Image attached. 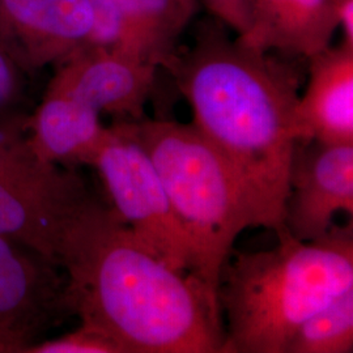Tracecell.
<instances>
[{
    "mask_svg": "<svg viewBox=\"0 0 353 353\" xmlns=\"http://www.w3.org/2000/svg\"><path fill=\"white\" fill-rule=\"evenodd\" d=\"M90 168L100 176L105 199L114 214L144 248L168 267L192 275V243L131 121H117L108 126Z\"/></svg>",
    "mask_w": 353,
    "mask_h": 353,
    "instance_id": "8992f818",
    "label": "cell"
},
{
    "mask_svg": "<svg viewBox=\"0 0 353 353\" xmlns=\"http://www.w3.org/2000/svg\"><path fill=\"white\" fill-rule=\"evenodd\" d=\"M353 290L309 316L292 336L285 353H351Z\"/></svg>",
    "mask_w": 353,
    "mask_h": 353,
    "instance_id": "9a60e30c",
    "label": "cell"
},
{
    "mask_svg": "<svg viewBox=\"0 0 353 353\" xmlns=\"http://www.w3.org/2000/svg\"><path fill=\"white\" fill-rule=\"evenodd\" d=\"M23 68L0 43V109L13 108L23 90Z\"/></svg>",
    "mask_w": 353,
    "mask_h": 353,
    "instance_id": "e0dca14e",
    "label": "cell"
},
{
    "mask_svg": "<svg viewBox=\"0 0 353 353\" xmlns=\"http://www.w3.org/2000/svg\"><path fill=\"white\" fill-rule=\"evenodd\" d=\"M263 252L230 255L217 290L223 353H285L316 310L353 290V223L334 224L314 241L287 230Z\"/></svg>",
    "mask_w": 353,
    "mask_h": 353,
    "instance_id": "3957f363",
    "label": "cell"
},
{
    "mask_svg": "<svg viewBox=\"0 0 353 353\" xmlns=\"http://www.w3.org/2000/svg\"><path fill=\"white\" fill-rule=\"evenodd\" d=\"M339 0H248L249 29L237 37L258 50L309 59L341 29Z\"/></svg>",
    "mask_w": 353,
    "mask_h": 353,
    "instance_id": "4fadbf2b",
    "label": "cell"
},
{
    "mask_svg": "<svg viewBox=\"0 0 353 353\" xmlns=\"http://www.w3.org/2000/svg\"><path fill=\"white\" fill-rule=\"evenodd\" d=\"M88 46L119 51L169 71L178 41L202 6L198 0H90Z\"/></svg>",
    "mask_w": 353,
    "mask_h": 353,
    "instance_id": "9c48e42d",
    "label": "cell"
},
{
    "mask_svg": "<svg viewBox=\"0 0 353 353\" xmlns=\"http://www.w3.org/2000/svg\"><path fill=\"white\" fill-rule=\"evenodd\" d=\"M232 12L234 16L236 28L234 32L237 37L243 36L249 29V11H248V0H229Z\"/></svg>",
    "mask_w": 353,
    "mask_h": 353,
    "instance_id": "ffe728a7",
    "label": "cell"
},
{
    "mask_svg": "<svg viewBox=\"0 0 353 353\" xmlns=\"http://www.w3.org/2000/svg\"><path fill=\"white\" fill-rule=\"evenodd\" d=\"M74 316L63 272L26 245L0 236V341L26 353L51 328Z\"/></svg>",
    "mask_w": 353,
    "mask_h": 353,
    "instance_id": "52a82bcc",
    "label": "cell"
},
{
    "mask_svg": "<svg viewBox=\"0 0 353 353\" xmlns=\"http://www.w3.org/2000/svg\"><path fill=\"white\" fill-rule=\"evenodd\" d=\"M341 212L353 216V144L299 143L283 225L296 240L323 237Z\"/></svg>",
    "mask_w": 353,
    "mask_h": 353,
    "instance_id": "ba28073f",
    "label": "cell"
},
{
    "mask_svg": "<svg viewBox=\"0 0 353 353\" xmlns=\"http://www.w3.org/2000/svg\"><path fill=\"white\" fill-rule=\"evenodd\" d=\"M131 125L192 243V275L217 301L233 243L245 229L263 228L254 201L234 169L192 123L143 118Z\"/></svg>",
    "mask_w": 353,
    "mask_h": 353,
    "instance_id": "277c9868",
    "label": "cell"
},
{
    "mask_svg": "<svg viewBox=\"0 0 353 353\" xmlns=\"http://www.w3.org/2000/svg\"><path fill=\"white\" fill-rule=\"evenodd\" d=\"M26 353H125L110 335L100 328L81 323L55 339H43L33 344Z\"/></svg>",
    "mask_w": 353,
    "mask_h": 353,
    "instance_id": "2e32d148",
    "label": "cell"
},
{
    "mask_svg": "<svg viewBox=\"0 0 353 353\" xmlns=\"http://www.w3.org/2000/svg\"><path fill=\"white\" fill-rule=\"evenodd\" d=\"M54 265L74 316L125 353H223L219 303L202 283L148 252L88 188L70 214Z\"/></svg>",
    "mask_w": 353,
    "mask_h": 353,
    "instance_id": "6da1fadb",
    "label": "cell"
},
{
    "mask_svg": "<svg viewBox=\"0 0 353 353\" xmlns=\"http://www.w3.org/2000/svg\"><path fill=\"white\" fill-rule=\"evenodd\" d=\"M101 114L68 94L46 89L29 115V140L46 163L67 169L90 166L106 135Z\"/></svg>",
    "mask_w": 353,
    "mask_h": 353,
    "instance_id": "5bb4252c",
    "label": "cell"
},
{
    "mask_svg": "<svg viewBox=\"0 0 353 353\" xmlns=\"http://www.w3.org/2000/svg\"><path fill=\"white\" fill-rule=\"evenodd\" d=\"M88 185L76 169L46 163L29 140V115L0 109V236L54 265L64 225Z\"/></svg>",
    "mask_w": 353,
    "mask_h": 353,
    "instance_id": "5b68a950",
    "label": "cell"
},
{
    "mask_svg": "<svg viewBox=\"0 0 353 353\" xmlns=\"http://www.w3.org/2000/svg\"><path fill=\"white\" fill-rule=\"evenodd\" d=\"M93 21L90 0H0V43L30 72L83 49Z\"/></svg>",
    "mask_w": 353,
    "mask_h": 353,
    "instance_id": "8fae6325",
    "label": "cell"
},
{
    "mask_svg": "<svg viewBox=\"0 0 353 353\" xmlns=\"http://www.w3.org/2000/svg\"><path fill=\"white\" fill-rule=\"evenodd\" d=\"M339 21L343 30V41L353 45V0H339Z\"/></svg>",
    "mask_w": 353,
    "mask_h": 353,
    "instance_id": "d6986e66",
    "label": "cell"
},
{
    "mask_svg": "<svg viewBox=\"0 0 353 353\" xmlns=\"http://www.w3.org/2000/svg\"><path fill=\"white\" fill-rule=\"evenodd\" d=\"M198 1L214 16L216 20L223 23L229 29L234 30L236 21H234V16L232 12L229 0H198Z\"/></svg>",
    "mask_w": 353,
    "mask_h": 353,
    "instance_id": "ac0fdd59",
    "label": "cell"
},
{
    "mask_svg": "<svg viewBox=\"0 0 353 353\" xmlns=\"http://www.w3.org/2000/svg\"><path fill=\"white\" fill-rule=\"evenodd\" d=\"M309 61L296 108L297 143L353 144V45L341 41Z\"/></svg>",
    "mask_w": 353,
    "mask_h": 353,
    "instance_id": "7c38bea8",
    "label": "cell"
},
{
    "mask_svg": "<svg viewBox=\"0 0 353 353\" xmlns=\"http://www.w3.org/2000/svg\"><path fill=\"white\" fill-rule=\"evenodd\" d=\"M157 67L132 55L85 46L57 64L48 89L87 103L117 121L145 118Z\"/></svg>",
    "mask_w": 353,
    "mask_h": 353,
    "instance_id": "30bf717a",
    "label": "cell"
},
{
    "mask_svg": "<svg viewBox=\"0 0 353 353\" xmlns=\"http://www.w3.org/2000/svg\"><path fill=\"white\" fill-rule=\"evenodd\" d=\"M216 20V19H214ZM219 20L201 24L169 72L189 102L192 126L249 191L263 228L284 230L296 150L299 72L268 51L229 37Z\"/></svg>",
    "mask_w": 353,
    "mask_h": 353,
    "instance_id": "7a4b0ae2",
    "label": "cell"
}]
</instances>
